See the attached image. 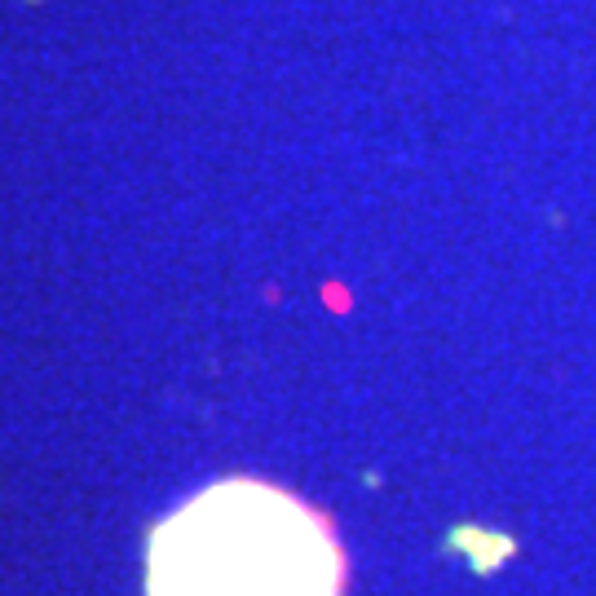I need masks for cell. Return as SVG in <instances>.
<instances>
[{
	"label": "cell",
	"instance_id": "obj_1",
	"mask_svg": "<svg viewBox=\"0 0 596 596\" xmlns=\"http://www.w3.org/2000/svg\"><path fill=\"white\" fill-rule=\"evenodd\" d=\"M146 596H345V548L292 491L226 477L159 521Z\"/></svg>",
	"mask_w": 596,
	"mask_h": 596
}]
</instances>
